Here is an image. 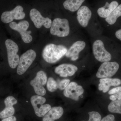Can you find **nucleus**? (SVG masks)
I'll return each instance as SVG.
<instances>
[{"instance_id": "bb28decb", "label": "nucleus", "mask_w": 121, "mask_h": 121, "mask_svg": "<svg viewBox=\"0 0 121 121\" xmlns=\"http://www.w3.org/2000/svg\"><path fill=\"white\" fill-rule=\"evenodd\" d=\"M120 91H121V86H118L111 89L108 92V94L109 95H111L116 94Z\"/></svg>"}, {"instance_id": "6e6552de", "label": "nucleus", "mask_w": 121, "mask_h": 121, "mask_svg": "<svg viewBox=\"0 0 121 121\" xmlns=\"http://www.w3.org/2000/svg\"><path fill=\"white\" fill-rule=\"evenodd\" d=\"M47 77L44 71H40L37 72L35 77L30 82V84L33 87L35 93L37 95L44 96L46 91L43 86L47 83Z\"/></svg>"}, {"instance_id": "20e7f679", "label": "nucleus", "mask_w": 121, "mask_h": 121, "mask_svg": "<svg viewBox=\"0 0 121 121\" xmlns=\"http://www.w3.org/2000/svg\"><path fill=\"white\" fill-rule=\"evenodd\" d=\"M7 48L8 62L12 69L16 68L19 63L20 57L17 53L19 47L17 44L11 39H7L5 42Z\"/></svg>"}, {"instance_id": "9b49d317", "label": "nucleus", "mask_w": 121, "mask_h": 121, "mask_svg": "<svg viewBox=\"0 0 121 121\" xmlns=\"http://www.w3.org/2000/svg\"><path fill=\"white\" fill-rule=\"evenodd\" d=\"M30 16L36 27L40 28L43 26L46 28L51 27L52 22L49 17H44L37 9H32L30 10Z\"/></svg>"}, {"instance_id": "f8f14e48", "label": "nucleus", "mask_w": 121, "mask_h": 121, "mask_svg": "<svg viewBox=\"0 0 121 121\" xmlns=\"http://www.w3.org/2000/svg\"><path fill=\"white\" fill-rule=\"evenodd\" d=\"M84 91V89L82 86L78 85L74 82H72L64 90V95L66 97L78 101Z\"/></svg>"}, {"instance_id": "dca6fc26", "label": "nucleus", "mask_w": 121, "mask_h": 121, "mask_svg": "<svg viewBox=\"0 0 121 121\" xmlns=\"http://www.w3.org/2000/svg\"><path fill=\"white\" fill-rule=\"evenodd\" d=\"M78 69V67L73 64H63L56 68L55 71L60 77L66 78L73 75Z\"/></svg>"}, {"instance_id": "2eb2a0df", "label": "nucleus", "mask_w": 121, "mask_h": 121, "mask_svg": "<svg viewBox=\"0 0 121 121\" xmlns=\"http://www.w3.org/2000/svg\"><path fill=\"white\" fill-rule=\"evenodd\" d=\"M86 46L85 42L83 41H76L67 50L65 55L71 60L75 61L78 59L79 53L84 49Z\"/></svg>"}, {"instance_id": "5701e85b", "label": "nucleus", "mask_w": 121, "mask_h": 121, "mask_svg": "<svg viewBox=\"0 0 121 121\" xmlns=\"http://www.w3.org/2000/svg\"><path fill=\"white\" fill-rule=\"evenodd\" d=\"M47 84V88L50 92H54L58 88V83L51 77L48 78Z\"/></svg>"}, {"instance_id": "aec40b11", "label": "nucleus", "mask_w": 121, "mask_h": 121, "mask_svg": "<svg viewBox=\"0 0 121 121\" xmlns=\"http://www.w3.org/2000/svg\"><path fill=\"white\" fill-rule=\"evenodd\" d=\"M121 17V4L118 5L110 14V15L105 18L107 23L110 25H113L116 23L118 20Z\"/></svg>"}, {"instance_id": "f03ea898", "label": "nucleus", "mask_w": 121, "mask_h": 121, "mask_svg": "<svg viewBox=\"0 0 121 121\" xmlns=\"http://www.w3.org/2000/svg\"><path fill=\"white\" fill-rule=\"evenodd\" d=\"M34 113L37 117L43 118L45 114L51 109V106L50 104H45L46 99L39 95L32 96L30 99Z\"/></svg>"}, {"instance_id": "7ed1b4c3", "label": "nucleus", "mask_w": 121, "mask_h": 121, "mask_svg": "<svg viewBox=\"0 0 121 121\" xmlns=\"http://www.w3.org/2000/svg\"><path fill=\"white\" fill-rule=\"evenodd\" d=\"M51 28L50 33L58 37H66L70 33L69 21L66 19L56 18L52 21Z\"/></svg>"}, {"instance_id": "7c9ffc66", "label": "nucleus", "mask_w": 121, "mask_h": 121, "mask_svg": "<svg viewBox=\"0 0 121 121\" xmlns=\"http://www.w3.org/2000/svg\"><path fill=\"white\" fill-rule=\"evenodd\" d=\"M110 99L112 101H114L117 100V98L114 94L111 95L109 97Z\"/></svg>"}, {"instance_id": "f257e3e1", "label": "nucleus", "mask_w": 121, "mask_h": 121, "mask_svg": "<svg viewBox=\"0 0 121 121\" xmlns=\"http://www.w3.org/2000/svg\"><path fill=\"white\" fill-rule=\"evenodd\" d=\"M67 48L62 45L50 43L45 46L43 50L42 56L47 62L56 63L64 56L67 52Z\"/></svg>"}, {"instance_id": "39448f33", "label": "nucleus", "mask_w": 121, "mask_h": 121, "mask_svg": "<svg viewBox=\"0 0 121 121\" xmlns=\"http://www.w3.org/2000/svg\"><path fill=\"white\" fill-rule=\"evenodd\" d=\"M36 52L32 50H28L20 58L17 68V74L22 75L24 73L32 64L36 58Z\"/></svg>"}, {"instance_id": "393cba45", "label": "nucleus", "mask_w": 121, "mask_h": 121, "mask_svg": "<svg viewBox=\"0 0 121 121\" xmlns=\"http://www.w3.org/2000/svg\"><path fill=\"white\" fill-rule=\"evenodd\" d=\"M70 80L69 79H64L60 80L58 83V88L60 90H65V88L70 83Z\"/></svg>"}, {"instance_id": "9d476101", "label": "nucleus", "mask_w": 121, "mask_h": 121, "mask_svg": "<svg viewBox=\"0 0 121 121\" xmlns=\"http://www.w3.org/2000/svg\"><path fill=\"white\" fill-rule=\"evenodd\" d=\"M23 10V8L22 6L17 5L12 11L3 13L1 16V20L3 23L8 24L12 22L14 19H23L25 16Z\"/></svg>"}, {"instance_id": "412c9836", "label": "nucleus", "mask_w": 121, "mask_h": 121, "mask_svg": "<svg viewBox=\"0 0 121 121\" xmlns=\"http://www.w3.org/2000/svg\"><path fill=\"white\" fill-rule=\"evenodd\" d=\"M99 82L100 83H103L106 87H108L110 88L111 86H118L121 85V80L118 78H104L100 79Z\"/></svg>"}, {"instance_id": "a211bd4d", "label": "nucleus", "mask_w": 121, "mask_h": 121, "mask_svg": "<svg viewBox=\"0 0 121 121\" xmlns=\"http://www.w3.org/2000/svg\"><path fill=\"white\" fill-rule=\"evenodd\" d=\"M120 4L117 0H112L110 2H107L103 7L98 9L97 13L100 17L106 18Z\"/></svg>"}, {"instance_id": "c85d7f7f", "label": "nucleus", "mask_w": 121, "mask_h": 121, "mask_svg": "<svg viewBox=\"0 0 121 121\" xmlns=\"http://www.w3.org/2000/svg\"><path fill=\"white\" fill-rule=\"evenodd\" d=\"M17 118L16 116H13L9 117L7 118L2 119L1 121H17Z\"/></svg>"}, {"instance_id": "a878e982", "label": "nucleus", "mask_w": 121, "mask_h": 121, "mask_svg": "<svg viewBox=\"0 0 121 121\" xmlns=\"http://www.w3.org/2000/svg\"><path fill=\"white\" fill-rule=\"evenodd\" d=\"M115 119V117L114 115L112 114H109L103 118L100 121H116Z\"/></svg>"}, {"instance_id": "423d86ee", "label": "nucleus", "mask_w": 121, "mask_h": 121, "mask_svg": "<svg viewBox=\"0 0 121 121\" xmlns=\"http://www.w3.org/2000/svg\"><path fill=\"white\" fill-rule=\"evenodd\" d=\"M119 68V64L116 61L103 62L99 68L96 76L100 78H110L117 73Z\"/></svg>"}, {"instance_id": "c756f323", "label": "nucleus", "mask_w": 121, "mask_h": 121, "mask_svg": "<svg viewBox=\"0 0 121 121\" xmlns=\"http://www.w3.org/2000/svg\"><path fill=\"white\" fill-rule=\"evenodd\" d=\"M105 87V85L103 83H100L99 84L98 89L99 91H102L104 90V88Z\"/></svg>"}, {"instance_id": "ddd939ff", "label": "nucleus", "mask_w": 121, "mask_h": 121, "mask_svg": "<svg viewBox=\"0 0 121 121\" xmlns=\"http://www.w3.org/2000/svg\"><path fill=\"white\" fill-rule=\"evenodd\" d=\"M17 100L13 96H8L4 99L5 107L0 112V119H3L13 116L15 109L13 107L17 103Z\"/></svg>"}, {"instance_id": "b1692460", "label": "nucleus", "mask_w": 121, "mask_h": 121, "mask_svg": "<svg viewBox=\"0 0 121 121\" xmlns=\"http://www.w3.org/2000/svg\"><path fill=\"white\" fill-rule=\"evenodd\" d=\"M89 118L88 121H100L102 119L101 114L96 111H91L88 113Z\"/></svg>"}, {"instance_id": "f3484780", "label": "nucleus", "mask_w": 121, "mask_h": 121, "mask_svg": "<svg viewBox=\"0 0 121 121\" xmlns=\"http://www.w3.org/2000/svg\"><path fill=\"white\" fill-rule=\"evenodd\" d=\"M64 113V110L60 106L52 107L42 118V121H56L60 119Z\"/></svg>"}, {"instance_id": "6ab92c4d", "label": "nucleus", "mask_w": 121, "mask_h": 121, "mask_svg": "<svg viewBox=\"0 0 121 121\" xmlns=\"http://www.w3.org/2000/svg\"><path fill=\"white\" fill-rule=\"evenodd\" d=\"M85 0H66L63 3L64 8L71 12L78 11Z\"/></svg>"}, {"instance_id": "4be33fe9", "label": "nucleus", "mask_w": 121, "mask_h": 121, "mask_svg": "<svg viewBox=\"0 0 121 121\" xmlns=\"http://www.w3.org/2000/svg\"><path fill=\"white\" fill-rule=\"evenodd\" d=\"M108 109L110 112L121 114V99L112 101L108 105Z\"/></svg>"}, {"instance_id": "0eeeda50", "label": "nucleus", "mask_w": 121, "mask_h": 121, "mask_svg": "<svg viewBox=\"0 0 121 121\" xmlns=\"http://www.w3.org/2000/svg\"><path fill=\"white\" fill-rule=\"evenodd\" d=\"M93 51L95 58L101 62H109L112 59L111 54L106 50L104 43L100 40H97L94 42Z\"/></svg>"}, {"instance_id": "1a4fd4ad", "label": "nucleus", "mask_w": 121, "mask_h": 121, "mask_svg": "<svg viewBox=\"0 0 121 121\" xmlns=\"http://www.w3.org/2000/svg\"><path fill=\"white\" fill-rule=\"evenodd\" d=\"M9 27L13 30L19 33L23 41L25 43H29L32 41V36L30 35V31H27L29 24L26 20L20 21L18 23L15 22H11L9 24Z\"/></svg>"}, {"instance_id": "4468645a", "label": "nucleus", "mask_w": 121, "mask_h": 121, "mask_svg": "<svg viewBox=\"0 0 121 121\" xmlns=\"http://www.w3.org/2000/svg\"><path fill=\"white\" fill-rule=\"evenodd\" d=\"M77 14V19L79 23L83 27H87L92 16L90 9L87 6L83 5L78 9Z\"/></svg>"}, {"instance_id": "cd10ccee", "label": "nucleus", "mask_w": 121, "mask_h": 121, "mask_svg": "<svg viewBox=\"0 0 121 121\" xmlns=\"http://www.w3.org/2000/svg\"><path fill=\"white\" fill-rule=\"evenodd\" d=\"M114 35L115 38L121 42V28L116 30L115 32Z\"/></svg>"}]
</instances>
